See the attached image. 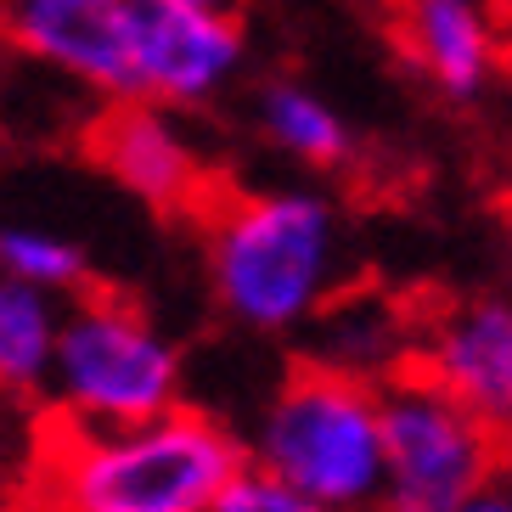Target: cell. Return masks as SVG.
<instances>
[{
    "mask_svg": "<svg viewBox=\"0 0 512 512\" xmlns=\"http://www.w3.org/2000/svg\"><path fill=\"white\" fill-rule=\"evenodd\" d=\"M203 220V271L220 316L242 332H299L338 299L344 214L316 186H259L214 197Z\"/></svg>",
    "mask_w": 512,
    "mask_h": 512,
    "instance_id": "cell-1",
    "label": "cell"
},
{
    "mask_svg": "<svg viewBox=\"0 0 512 512\" xmlns=\"http://www.w3.org/2000/svg\"><path fill=\"white\" fill-rule=\"evenodd\" d=\"M248 467V439L192 406L130 428L62 417L40 456V512H214Z\"/></svg>",
    "mask_w": 512,
    "mask_h": 512,
    "instance_id": "cell-2",
    "label": "cell"
},
{
    "mask_svg": "<svg viewBox=\"0 0 512 512\" xmlns=\"http://www.w3.org/2000/svg\"><path fill=\"white\" fill-rule=\"evenodd\" d=\"M248 462L332 512H377L383 501V389L304 361L265 400Z\"/></svg>",
    "mask_w": 512,
    "mask_h": 512,
    "instance_id": "cell-3",
    "label": "cell"
},
{
    "mask_svg": "<svg viewBox=\"0 0 512 512\" xmlns=\"http://www.w3.org/2000/svg\"><path fill=\"white\" fill-rule=\"evenodd\" d=\"M181 349L136 299L85 287L62 304L51 389L79 428H130L181 406Z\"/></svg>",
    "mask_w": 512,
    "mask_h": 512,
    "instance_id": "cell-4",
    "label": "cell"
},
{
    "mask_svg": "<svg viewBox=\"0 0 512 512\" xmlns=\"http://www.w3.org/2000/svg\"><path fill=\"white\" fill-rule=\"evenodd\" d=\"M383 389V501L377 512H456V501L490 479L507 451L484 417L406 366Z\"/></svg>",
    "mask_w": 512,
    "mask_h": 512,
    "instance_id": "cell-5",
    "label": "cell"
},
{
    "mask_svg": "<svg viewBox=\"0 0 512 512\" xmlns=\"http://www.w3.org/2000/svg\"><path fill=\"white\" fill-rule=\"evenodd\" d=\"M136 6L141 0H0V40L74 91L130 102L141 96Z\"/></svg>",
    "mask_w": 512,
    "mask_h": 512,
    "instance_id": "cell-6",
    "label": "cell"
},
{
    "mask_svg": "<svg viewBox=\"0 0 512 512\" xmlns=\"http://www.w3.org/2000/svg\"><path fill=\"white\" fill-rule=\"evenodd\" d=\"M248 68L242 12L186 6V0H141L136 6V74L141 102L197 113L214 107Z\"/></svg>",
    "mask_w": 512,
    "mask_h": 512,
    "instance_id": "cell-7",
    "label": "cell"
},
{
    "mask_svg": "<svg viewBox=\"0 0 512 512\" xmlns=\"http://www.w3.org/2000/svg\"><path fill=\"white\" fill-rule=\"evenodd\" d=\"M91 164L158 214H203L214 203V169L186 119L158 102H107L85 130Z\"/></svg>",
    "mask_w": 512,
    "mask_h": 512,
    "instance_id": "cell-8",
    "label": "cell"
},
{
    "mask_svg": "<svg viewBox=\"0 0 512 512\" xmlns=\"http://www.w3.org/2000/svg\"><path fill=\"white\" fill-rule=\"evenodd\" d=\"M394 34L411 74L445 102H479L512 46L501 0H400Z\"/></svg>",
    "mask_w": 512,
    "mask_h": 512,
    "instance_id": "cell-9",
    "label": "cell"
},
{
    "mask_svg": "<svg viewBox=\"0 0 512 512\" xmlns=\"http://www.w3.org/2000/svg\"><path fill=\"white\" fill-rule=\"evenodd\" d=\"M417 366L451 389L473 417H484L501 439H512V299L473 293L439 310L422 332Z\"/></svg>",
    "mask_w": 512,
    "mask_h": 512,
    "instance_id": "cell-10",
    "label": "cell"
},
{
    "mask_svg": "<svg viewBox=\"0 0 512 512\" xmlns=\"http://www.w3.org/2000/svg\"><path fill=\"white\" fill-rule=\"evenodd\" d=\"M254 130L265 147L282 152L287 164L332 175V169L355 164V130L316 85L304 79H265L254 91Z\"/></svg>",
    "mask_w": 512,
    "mask_h": 512,
    "instance_id": "cell-11",
    "label": "cell"
},
{
    "mask_svg": "<svg viewBox=\"0 0 512 512\" xmlns=\"http://www.w3.org/2000/svg\"><path fill=\"white\" fill-rule=\"evenodd\" d=\"M62 299L46 287L0 276V394H34L51 383Z\"/></svg>",
    "mask_w": 512,
    "mask_h": 512,
    "instance_id": "cell-12",
    "label": "cell"
},
{
    "mask_svg": "<svg viewBox=\"0 0 512 512\" xmlns=\"http://www.w3.org/2000/svg\"><path fill=\"white\" fill-rule=\"evenodd\" d=\"M0 276L74 299L91 287V259L74 237H62L51 226H0Z\"/></svg>",
    "mask_w": 512,
    "mask_h": 512,
    "instance_id": "cell-13",
    "label": "cell"
},
{
    "mask_svg": "<svg viewBox=\"0 0 512 512\" xmlns=\"http://www.w3.org/2000/svg\"><path fill=\"white\" fill-rule=\"evenodd\" d=\"M214 512H332V507H321V501L299 496V490H287L282 479H271V473L248 467V473L231 484L226 496L214 501Z\"/></svg>",
    "mask_w": 512,
    "mask_h": 512,
    "instance_id": "cell-14",
    "label": "cell"
},
{
    "mask_svg": "<svg viewBox=\"0 0 512 512\" xmlns=\"http://www.w3.org/2000/svg\"><path fill=\"white\" fill-rule=\"evenodd\" d=\"M456 512H512V462H501L490 479H479L456 501Z\"/></svg>",
    "mask_w": 512,
    "mask_h": 512,
    "instance_id": "cell-15",
    "label": "cell"
},
{
    "mask_svg": "<svg viewBox=\"0 0 512 512\" xmlns=\"http://www.w3.org/2000/svg\"><path fill=\"white\" fill-rule=\"evenodd\" d=\"M186 6H214V12H242V0H186Z\"/></svg>",
    "mask_w": 512,
    "mask_h": 512,
    "instance_id": "cell-16",
    "label": "cell"
},
{
    "mask_svg": "<svg viewBox=\"0 0 512 512\" xmlns=\"http://www.w3.org/2000/svg\"><path fill=\"white\" fill-rule=\"evenodd\" d=\"M501 12H507V29H512V0H501Z\"/></svg>",
    "mask_w": 512,
    "mask_h": 512,
    "instance_id": "cell-17",
    "label": "cell"
}]
</instances>
